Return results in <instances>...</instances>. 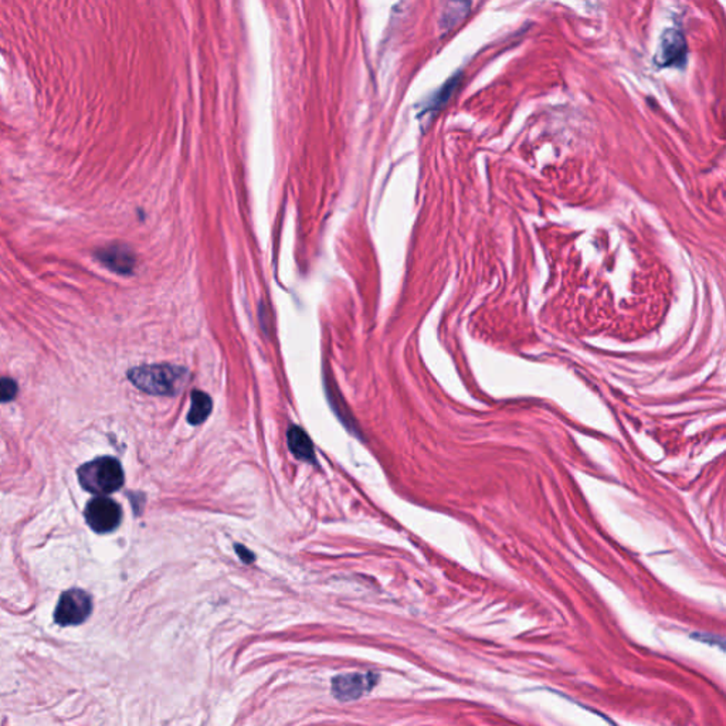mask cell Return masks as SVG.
Instances as JSON below:
<instances>
[{
    "label": "cell",
    "instance_id": "cell-1",
    "mask_svg": "<svg viewBox=\"0 0 726 726\" xmlns=\"http://www.w3.org/2000/svg\"><path fill=\"white\" fill-rule=\"evenodd\" d=\"M129 381L139 390L158 396H173L179 393L189 379V372L184 367L160 363L144 365L129 370Z\"/></svg>",
    "mask_w": 726,
    "mask_h": 726
},
{
    "label": "cell",
    "instance_id": "cell-2",
    "mask_svg": "<svg viewBox=\"0 0 726 726\" xmlns=\"http://www.w3.org/2000/svg\"><path fill=\"white\" fill-rule=\"evenodd\" d=\"M78 481L88 493L107 495L124 485V471L118 460L101 457L85 462L80 468Z\"/></svg>",
    "mask_w": 726,
    "mask_h": 726
},
{
    "label": "cell",
    "instance_id": "cell-3",
    "mask_svg": "<svg viewBox=\"0 0 726 726\" xmlns=\"http://www.w3.org/2000/svg\"><path fill=\"white\" fill-rule=\"evenodd\" d=\"M92 610V601L84 590H68L61 595L56 608L54 620L60 626H76L88 619Z\"/></svg>",
    "mask_w": 726,
    "mask_h": 726
},
{
    "label": "cell",
    "instance_id": "cell-4",
    "mask_svg": "<svg viewBox=\"0 0 726 726\" xmlns=\"http://www.w3.org/2000/svg\"><path fill=\"white\" fill-rule=\"evenodd\" d=\"M122 518L121 506L107 497L92 500L85 506V520L98 533H108L118 528Z\"/></svg>",
    "mask_w": 726,
    "mask_h": 726
},
{
    "label": "cell",
    "instance_id": "cell-5",
    "mask_svg": "<svg viewBox=\"0 0 726 726\" xmlns=\"http://www.w3.org/2000/svg\"><path fill=\"white\" fill-rule=\"evenodd\" d=\"M687 60V43L683 33L668 29L660 39L654 63L659 67H681Z\"/></svg>",
    "mask_w": 726,
    "mask_h": 726
},
{
    "label": "cell",
    "instance_id": "cell-6",
    "mask_svg": "<svg viewBox=\"0 0 726 726\" xmlns=\"http://www.w3.org/2000/svg\"><path fill=\"white\" fill-rule=\"evenodd\" d=\"M378 676L374 674H346L337 676L332 684L334 695L342 701H350L369 692Z\"/></svg>",
    "mask_w": 726,
    "mask_h": 726
},
{
    "label": "cell",
    "instance_id": "cell-7",
    "mask_svg": "<svg viewBox=\"0 0 726 726\" xmlns=\"http://www.w3.org/2000/svg\"><path fill=\"white\" fill-rule=\"evenodd\" d=\"M96 259L116 274H131L135 267V255L125 246H109L100 248L96 253Z\"/></svg>",
    "mask_w": 726,
    "mask_h": 726
},
{
    "label": "cell",
    "instance_id": "cell-8",
    "mask_svg": "<svg viewBox=\"0 0 726 726\" xmlns=\"http://www.w3.org/2000/svg\"><path fill=\"white\" fill-rule=\"evenodd\" d=\"M288 447L291 453L302 461H312L314 454V446L310 436L303 431L301 427L292 426L288 430Z\"/></svg>",
    "mask_w": 726,
    "mask_h": 726
},
{
    "label": "cell",
    "instance_id": "cell-9",
    "mask_svg": "<svg viewBox=\"0 0 726 726\" xmlns=\"http://www.w3.org/2000/svg\"><path fill=\"white\" fill-rule=\"evenodd\" d=\"M212 407H213L212 399H210L206 393L200 390H195L192 393V406H191L189 414H187V421H189V423L193 426L202 425L203 421L209 417V414L212 413Z\"/></svg>",
    "mask_w": 726,
    "mask_h": 726
},
{
    "label": "cell",
    "instance_id": "cell-10",
    "mask_svg": "<svg viewBox=\"0 0 726 726\" xmlns=\"http://www.w3.org/2000/svg\"><path fill=\"white\" fill-rule=\"evenodd\" d=\"M17 383L10 378H0V403L12 402L17 396Z\"/></svg>",
    "mask_w": 726,
    "mask_h": 726
},
{
    "label": "cell",
    "instance_id": "cell-11",
    "mask_svg": "<svg viewBox=\"0 0 726 726\" xmlns=\"http://www.w3.org/2000/svg\"><path fill=\"white\" fill-rule=\"evenodd\" d=\"M458 81H460L458 77H454V78H451L446 85H444V88L440 89V92L437 94L436 98L431 101L430 108H440L441 104L446 103V101L450 98V96L453 94V91L456 89Z\"/></svg>",
    "mask_w": 726,
    "mask_h": 726
},
{
    "label": "cell",
    "instance_id": "cell-12",
    "mask_svg": "<svg viewBox=\"0 0 726 726\" xmlns=\"http://www.w3.org/2000/svg\"><path fill=\"white\" fill-rule=\"evenodd\" d=\"M691 639L694 640H698L701 643H709L711 645H716L718 641H723L722 639L716 637V636H712V634H699V633H694L691 634Z\"/></svg>",
    "mask_w": 726,
    "mask_h": 726
},
{
    "label": "cell",
    "instance_id": "cell-13",
    "mask_svg": "<svg viewBox=\"0 0 726 726\" xmlns=\"http://www.w3.org/2000/svg\"><path fill=\"white\" fill-rule=\"evenodd\" d=\"M237 553L240 555L242 560L246 562V564H251V562L254 560V555L251 552H248L246 548H242V546H237Z\"/></svg>",
    "mask_w": 726,
    "mask_h": 726
}]
</instances>
